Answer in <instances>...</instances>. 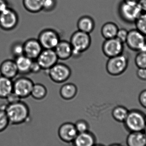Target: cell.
<instances>
[{
    "label": "cell",
    "mask_w": 146,
    "mask_h": 146,
    "mask_svg": "<svg viewBox=\"0 0 146 146\" xmlns=\"http://www.w3.org/2000/svg\"><path fill=\"white\" fill-rule=\"evenodd\" d=\"M4 110L9 124L12 125H19L25 123L30 118L29 106L21 100L13 104L5 105Z\"/></svg>",
    "instance_id": "1"
},
{
    "label": "cell",
    "mask_w": 146,
    "mask_h": 146,
    "mask_svg": "<svg viewBox=\"0 0 146 146\" xmlns=\"http://www.w3.org/2000/svg\"><path fill=\"white\" fill-rule=\"evenodd\" d=\"M73 48L72 57L79 58L91 46L92 39L90 34L78 31L75 32L70 38Z\"/></svg>",
    "instance_id": "2"
},
{
    "label": "cell",
    "mask_w": 146,
    "mask_h": 146,
    "mask_svg": "<svg viewBox=\"0 0 146 146\" xmlns=\"http://www.w3.org/2000/svg\"><path fill=\"white\" fill-rule=\"evenodd\" d=\"M123 123L129 132L143 131L146 126L145 115L139 110L129 111Z\"/></svg>",
    "instance_id": "3"
},
{
    "label": "cell",
    "mask_w": 146,
    "mask_h": 146,
    "mask_svg": "<svg viewBox=\"0 0 146 146\" xmlns=\"http://www.w3.org/2000/svg\"><path fill=\"white\" fill-rule=\"evenodd\" d=\"M128 65V57L123 53L121 54L109 58L106 62V70L110 75L118 76L126 71Z\"/></svg>",
    "instance_id": "4"
},
{
    "label": "cell",
    "mask_w": 146,
    "mask_h": 146,
    "mask_svg": "<svg viewBox=\"0 0 146 146\" xmlns=\"http://www.w3.org/2000/svg\"><path fill=\"white\" fill-rule=\"evenodd\" d=\"M118 12L122 19L128 23H135L142 13L139 3L123 1L119 5Z\"/></svg>",
    "instance_id": "5"
},
{
    "label": "cell",
    "mask_w": 146,
    "mask_h": 146,
    "mask_svg": "<svg viewBox=\"0 0 146 146\" xmlns=\"http://www.w3.org/2000/svg\"><path fill=\"white\" fill-rule=\"evenodd\" d=\"M46 72L51 80L57 83L67 81L72 75V71L69 66L58 62Z\"/></svg>",
    "instance_id": "6"
},
{
    "label": "cell",
    "mask_w": 146,
    "mask_h": 146,
    "mask_svg": "<svg viewBox=\"0 0 146 146\" xmlns=\"http://www.w3.org/2000/svg\"><path fill=\"white\" fill-rule=\"evenodd\" d=\"M34 83L30 78L21 76L13 80V92L21 99L31 96Z\"/></svg>",
    "instance_id": "7"
},
{
    "label": "cell",
    "mask_w": 146,
    "mask_h": 146,
    "mask_svg": "<svg viewBox=\"0 0 146 146\" xmlns=\"http://www.w3.org/2000/svg\"><path fill=\"white\" fill-rule=\"evenodd\" d=\"M38 40L43 49L53 50L61 40L58 33L52 29H46L42 31L38 35Z\"/></svg>",
    "instance_id": "8"
},
{
    "label": "cell",
    "mask_w": 146,
    "mask_h": 146,
    "mask_svg": "<svg viewBox=\"0 0 146 146\" xmlns=\"http://www.w3.org/2000/svg\"><path fill=\"white\" fill-rule=\"evenodd\" d=\"M19 21L18 14L9 7L0 13V28L3 31L14 30L18 25Z\"/></svg>",
    "instance_id": "9"
},
{
    "label": "cell",
    "mask_w": 146,
    "mask_h": 146,
    "mask_svg": "<svg viewBox=\"0 0 146 146\" xmlns=\"http://www.w3.org/2000/svg\"><path fill=\"white\" fill-rule=\"evenodd\" d=\"M102 48L105 56L110 58L123 54L124 46L123 44L115 37L106 39L103 43Z\"/></svg>",
    "instance_id": "10"
},
{
    "label": "cell",
    "mask_w": 146,
    "mask_h": 146,
    "mask_svg": "<svg viewBox=\"0 0 146 146\" xmlns=\"http://www.w3.org/2000/svg\"><path fill=\"white\" fill-rule=\"evenodd\" d=\"M58 60L54 50L43 49L36 60L42 70L47 71L56 64Z\"/></svg>",
    "instance_id": "11"
},
{
    "label": "cell",
    "mask_w": 146,
    "mask_h": 146,
    "mask_svg": "<svg viewBox=\"0 0 146 146\" xmlns=\"http://www.w3.org/2000/svg\"><path fill=\"white\" fill-rule=\"evenodd\" d=\"M146 42V36L137 29L129 31L125 43L131 50L139 52Z\"/></svg>",
    "instance_id": "12"
},
{
    "label": "cell",
    "mask_w": 146,
    "mask_h": 146,
    "mask_svg": "<svg viewBox=\"0 0 146 146\" xmlns=\"http://www.w3.org/2000/svg\"><path fill=\"white\" fill-rule=\"evenodd\" d=\"M78 134L74 124L69 122L61 124L58 130L59 139L66 144H72Z\"/></svg>",
    "instance_id": "13"
},
{
    "label": "cell",
    "mask_w": 146,
    "mask_h": 146,
    "mask_svg": "<svg viewBox=\"0 0 146 146\" xmlns=\"http://www.w3.org/2000/svg\"><path fill=\"white\" fill-rule=\"evenodd\" d=\"M24 55L35 60L41 54L43 48L38 39L30 38L23 43Z\"/></svg>",
    "instance_id": "14"
},
{
    "label": "cell",
    "mask_w": 146,
    "mask_h": 146,
    "mask_svg": "<svg viewBox=\"0 0 146 146\" xmlns=\"http://www.w3.org/2000/svg\"><path fill=\"white\" fill-rule=\"evenodd\" d=\"M19 74L17 66L14 60L7 59L0 64V75L13 80Z\"/></svg>",
    "instance_id": "15"
},
{
    "label": "cell",
    "mask_w": 146,
    "mask_h": 146,
    "mask_svg": "<svg viewBox=\"0 0 146 146\" xmlns=\"http://www.w3.org/2000/svg\"><path fill=\"white\" fill-rule=\"evenodd\" d=\"M55 52L59 60H66L72 57L73 48L70 42L60 40L55 48Z\"/></svg>",
    "instance_id": "16"
},
{
    "label": "cell",
    "mask_w": 146,
    "mask_h": 146,
    "mask_svg": "<svg viewBox=\"0 0 146 146\" xmlns=\"http://www.w3.org/2000/svg\"><path fill=\"white\" fill-rule=\"evenodd\" d=\"M96 138L90 131L78 133L72 144L73 146H94L96 143Z\"/></svg>",
    "instance_id": "17"
},
{
    "label": "cell",
    "mask_w": 146,
    "mask_h": 146,
    "mask_svg": "<svg viewBox=\"0 0 146 146\" xmlns=\"http://www.w3.org/2000/svg\"><path fill=\"white\" fill-rule=\"evenodd\" d=\"M127 146H146V136L143 131L130 132L127 136Z\"/></svg>",
    "instance_id": "18"
},
{
    "label": "cell",
    "mask_w": 146,
    "mask_h": 146,
    "mask_svg": "<svg viewBox=\"0 0 146 146\" xmlns=\"http://www.w3.org/2000/svg\"><path fill=\"white\" fill-rule=\"evenodd\" d=\"M19 74L27 75L31 73V67L33 60L25 55L14 59Z\"/></svg>",
    "instance_id": "19"
},
{
    "label": "cell",
    "mask_w": 146,
    "mask_h": 146,
    "mask_svg": "<svg viewBox=\"0 0 146 146\" xmlns=\"http://www.w3.org/2000/svg\"><path fill=\"white\" fill-rule=\"evenodd\" d=\"M77 26L79 31L90 34L94 30L95 22L90 16H82L78 21Z\"/></svg>",
    "instance_id": "20"
},
{
    "label": "cell",
    "mask_w": 146,
    "mask_h": 146,
    "mask_svg": "<svg viewBox=\"0 0 146 146\" xmlns=\"http://www.w3.org/2000/svg\"><path fill=\"white\" fill-rule=\"evenodd\" d=\"M77 91V87L74 83H66L61 87L60 95L65 100H71L76 96Z\"/></svg>",
    "instance_id": "21"
},
{
    "label": "cell",
    "mask_w": 146,
    "mask_h": 146,
    "mask_svg": "<svg viewBox=\"0 0 146 146\" xmlns=\"http://www.w3.org/2000/svg\"><path fill=\"white\" fill-rule=\"evenodd\" d=\"M13 92V80L0 75V98L5 99Z\"/></svg>",
    "instance_id": "22"
},
{
    "label": "cell",
    "mask_w": 146,
    "mask_h": 146,
    "mask_svg": "<svg viewBox=\"0 0 146 146\" xmlns=\"http://www.w3.org/2000/svg\"><path fill=\"white\" fill-rule=\"evenodd\" d=\"M118 29L116 24L112 22H107L102 26L101 34L105 39L114 38L116 36Z\"/></svg>",
    "instance_id": "23"
},
{
    "label": "cell",
    "mask_w": 146,
    "mask_h": 146,
    "mask_svg": "<svg viewBox=\"0 0 146 146\" xmlns=\"http://www.w3.org/2000/svg\"><path fill=\"white\" fill-rule=\"evenodd\" d=\"M129 111L125 106H117L112 110L111 115L113 119L120 123H123L126 120Z\"/></svg>",
    "instance_id": "24"
},
{
    "label": "cell",
    "mask_w": 146,
    "mask_h": 146,
    "mask_svg": "<svg viewBox=\"0 0 146 146\" xmlns=\"http://www.w3.org/2000/svg\"><path fill=\"white\" fill-rule=\"evenodd\" d=\"M47 92V88L44 85L41 83H34L31 96L34 99L41 100L45 98Z\"/></svg>",
    "instance_id": "25"
},
{
    "label": "cell",
    "mask_w": 146,
    "mask_h": 146,
    "mask_svg": "<svg viewBox=\"0 0 146 146\" xmlns=\"http://www.w3.org/2000/svg\"><path fill=\"white\" fill-rule=\"evenodd\" d=\"M23 4L30 13H37L42 10V0H23Z\"/></svg>",
    "instance_id": "26"
},
{
    "label": "cell",
    "mask_w": 146,
    "mask_h": 146,
    "mask_svg": "<svg viewBox=\"0 0 146 146\" xmlns=\"http://www.w3.org/2000/svg\"><path fill=\"white\" fill-rule=\"evenodd\" d=\"M135 24L136 29L146 36V13H142Z\"/></svg>",
    "instance_id": "27"
},
{
    "label": "cell",
    "mask_w": 146,
    "mask_h": 146,
    "mask_svg": "<svg viewBox=\"0 0 146 146\" xmlns=\"http://www.w3.org/2000/svg\"><path fill=\"white\" fill-rule=\"evenodd\" d=\"M10 52L14 59L24 55L23 43L20 42L13 43L11 46Z\"/></svg>",
    "instance_id": "28"
},
{
    "label": "cell",
    "mask_w": 146,
    "mask_h": 146,
    "mask_svg": "<svg viewBox=\"0 0 146 146\" xmlns=\"http://www.w3.org/2000/svg\"><path fill=\"white\" fill-rule=\"evenodd\" d=\"M4 109L5 105L0 107V133L6 130L9 124V121Z\"/></svg>",
    "instance_id": "29"
},
{
    "label": "cell",
    "mask_w": 146,
    "mask_h": 146,
    "mask_svg": "<svg viewBox=\"0 0 146 146\" xmlns=\"http://www.w3.org/2000/svg\"><path fill=\"white\" fill-rule=\"evenodd\" d=\"M74 124L78 133H86L90 131L89 123L85 120H78Z\"/></svg>",
    "instance_id": "30"
},
{
    "label": "cell",
    "mask_w": 146,
    "mask_h": 146,
    "mask_svg": "<svg viewBox=\"0 0 146 146\" xmlns=\"http://www.w3.org/2000/svg\"><path fill=\"white\" fill-rule=\"evenodd\" d=\"M135 63L138 68H146V53L139 52L135 56Z\"/></svg>",
    "instance_id": "31"
},
{
    "label": "cell",
    "mask_w": 146,
    "mask_h": 146,
    "mask_svg": "<svg viewBox=\"0 0 146 146\" xmlns=\"http://www.w3.org/2000/svg\"><path fill=\"white\" fill-rule=\"evenodd\" d=\"M56 0H42V10L50 12L55 9L56 6Z\"/></svg>",
    "instance_id": "32"
},
{
    "label": "cell",
    "mask_w": 146,
    "mask_h": 146,
    "mask_svg": "<svg viewBox=\"0 0 146 146\" xmlns=\"http://www.w3.org/2000/svg\"><path fill=\"white\" fill-rule=\"evenodd\" d=\"M128 32L129 31L124 28L119 29L117 33L116 38L123 43H125L127 37Z\"/></svg>",
    "instance_id": "33"
},
{
    "label": "cell",
    "mask_w": 146,
    "mask_h": 146,
    "mask_svg": "<svg viewBox=\"0 0 146 146\" xmlns=\"http://www.w3.org/2000/svg\"><path fill=\"white\" fill-rule=\"evenodd\" d=\"M5 99L7 100V104H13L21 100V99L14 92H13L7 97Z\"/></svg>",
    "instance_id": "34"
},
{
    "label": "cell",
    "mask_w": 146,
    "mask_h": 146,
    "mask_svg": "<svg viewBox=\"0 0 146 146\" xmlns=\"http://www.w3.org/2000/svg\"><path fill=\"white\" fill-rule=\"evenodd\" d=\"M139 101L141 105L146 109V89L141 91L139 94Z\"/></svg>",
    "instance_id": "35"
},
{
    "label": "cell",
    "mask_w": 146,
    "mask_h": 146,
    "mask_svg": "<svg viewBox=\"0 0 146 146\" xmlns=\"http://www.w3.org/2000/svg\"><path fill=\"white\" fill-rule=\"evenodd\" d=\"M42 70V68L36 60H33L31 67V73L37 74L40 72Z\"/></svg>",
    "instance_id": "36"
},
{
    "label": "cell",
    "mask_w": 146,
    "mask_h": 146,
    "mask_svg": "<svg viewBox=\"0 0 146 146\" xmlns=\"http://www.w3.org/2000/svg\"><path fill=\"white\" fill-rule=\"evenodd\" d=\"M136 75L140 80L146 81V68H138Z\"/></svg>",
    "instance_id": "37"
},
{
    "label": "cell",
    "mask_w": 146,
    "mask_h": 146,
    "mask_svg": "<svg viewBox=\"0 0 146 146\" xmlns=\"http://www.w3.org/2000/svg\"><path fill=\"white\" fill-rule=\"evenodd\" d=\"M9 7L7 0H0V13L5 10Z\"/></svg>",
    "instance_id": "38"
},
{
    "label": "cell",
    "mask_w": 146,
    "mask_h": 146,
    "mask_svg": "<svg viewBox=\"0 0 146 146\" xmlns=\"http://www.w3.org/2000/svg\"><path fill=\"white\" fill-rule=\"evenodd\" d=\"M138 3L142 13H146V0H139Z\"/></svg>",
    "instance_id": "39"
},
{
    "label": "cell",
    "mask_w": 146,
    "mask_h": 146,
    "mask_svg": "<svg viewBox=\"0 0 146 146\" xmlns=\"http://www.w3.org/2000/svg\"><path fill=\"white\" fill-rule=\"evenodd\" d=\"M139 0H123V1L132 3H138Z\"/></svg>",
    "instance_id": "40"
},
{
    "label": "cell",
    "mask_w": 146,
    "mask_h": 146,
    "mask_svg": "<svg viewBox=\"0 0 146 146\" xmlns=\"http://www.w3.org/2000/svg\"><path fill=\"white\" fill-rule=\"evenodd\" d=\"M139 52H145L146 53V42L142 46Z\"/></svg>",
    "instance_id": "41"
},
{
    "label": "cell",
    "mask_w": 146,
    "mask_h": 146,
    "mask_svg": "<svg viewBox=\"0 0 146 146\" xmlns=\"http://www.w3.org/2000/svg\"><path fill=\"white\" fill-rule=\"evenodd\" d=\"M108 146H123V145L117 143H115V144H111Z\"/></svg>",
    "instance_id": "42"
},
{
    "label": "cell",
    "mask_w": 146,
    "mask_h": 146,
    "mask_svg": "<svg viewBox=\"0 0 146 146\" xmlns=\"http://www.w3.org/2000/svg\"><path fill=\"white\" fill-rule=\"evenodd\" d=\"M94 146H105L104 145H102V144H95V145H94Z\"/></svg>",
    "instance_id": "43"
},
{
    "label": "cell",
    "mask_w": 146,
    "mask_h": 146,
    "mask_svg": "<svg viewBox=\"0 0 146 146\" xmlns=\"http://www.w3.org/2000/svg\"><path fill=\"white\" fill-rule=\"evenodd\" d=\"M143 132H144V133H145V135L146 136V126Z\"/></svg>",
    "instance_id": "44"
},
{
    "label": "cell",
    "mask_w": 146,
    "mask_h": 146,
    "mask_svg": "<svg viewBox=\"0 0 146 146\" xmlns=\"http://www.w3.org/2000/svg\"><path fill=\"white\" fill-rule=\"evenodd\" d=\"M145 118H146V115H145Z\"/></svg>",
    "instance_id": "45"
}]
</instances>
